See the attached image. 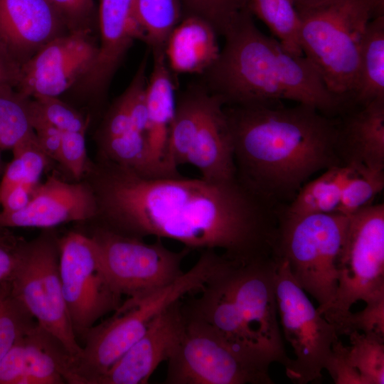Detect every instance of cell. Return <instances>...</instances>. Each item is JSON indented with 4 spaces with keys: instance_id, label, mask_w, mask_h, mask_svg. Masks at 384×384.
<instances>
[{
    "instance_id": "74e56055",
    "label": "cell",
    "mask_w": 384,
    "mask_h": 384,
    "mask_svg": "<svg viewBox=\"0 0 384 384\" xmlns=\"http://www.w3.org/2000/svg\"><path fill=\"white\" fill-rule=\"evenodd\" d=\"M324 369L329 372L335 384H364L349 359L348 346L338 338L332 345Z\"/></svg>"
},
{
    "instance_id": "484cf974",
    "label": "cell",
    "mask_w": 384,
    "mask_h": 384,
    "mask_svg": "<svg viewBox=\"0 0 384 384\" xmlns=\"http://www.w3.org/2000/svg\"><path fill=\"white\" fill-rule=\"evenodd\" d=\"M181 0H133L132 14L152 50H164L166 40L182 19Z\"/></svg>"
},
{
    "instance_id": "bcb514c9",
    "label": "cell",
    "mask_w": 384,
    "mask_h": 384,
    "mask_svg": "<svg viewBox=\"0 0 384 384\" xmlns=\"http://www.w3.org/2000/svg\"><path fill=\"white\" fill-rule=\"evenodd\" d=\"M10 282L0 284V303L10 294Z\"/></svg>"
},
{
    "instance_id": "b9f144b4",
    "label": "cell",
    "mask_w": 384,
    "mask_h": 384,
    "mask_svg": "<svg viewBox=\"0 0 384 384\" xmlns=\"http://www.w3.org/2000/svg\"><path fill=\"white\" fill-rule=\"evenodd\" d=\"M38 142L50 159L60 162L63 131L39 120L31 121Z\"/></svg>"
},
{
    "instance_id": "277c9868",
    "label": "cell",
    "mask_w": 384,
    "mask_h": 384,
    "mask_svg": "<svg viewBox=\"0 0 384 384\" xmlns=\"http://www.w3.org/2000/svg\"><path fill=\"white\" fill-rule=\"evenodd\" d=\"M295 8L303 54L319 68L334 94L345 102L352 99L361 43L372 18L367 1L325 0Z\"/></svg>"
},
{
    "instance_id": "ba28073f",
    "label": "cell",
    "mask_w": 384,
    "mask_h": 384,
    "mask_svg": "<svg viewBox=\"0 0 384 384\" xmlns=\"http://www.w3.org/2000/svg\"><path fill=\"white\" fill-rule=\"evenodd\" d=\"M348 216L337 291L322 313L335 330L357 302L384 298V204L372 203Z\"/></svg>"
},
{
    "instance_id": "ac0fdd59",
    "label": "cell",
    "mask_w": 384,
    "mask_h": 384,
    "mask_svg": "<svg viewBox=\"0 0 384 384\" xmlns=\"http://www.w3.org/2000/svg\"><path fill=\"white\" fill-rule=\"evenodd\" d=\"M133 0H100V44L95 65L79 82V87L97 94L105 90L134 40H143L132 16Z\"/></svg>"
},
{
    "instance_id": "603a6c76",
    "label": "cell",
    "mask_w": 384,
    "mask_h": 384,
    "mask_svg": "<svg viewBox=\"0 0 384 384\" xmlns=\"http://www.w3.org/2000/svg\"><path fill=\"white\" fill-rule=\"evenodd\" d=\"M74 359L38 324L24 336V372L18 384H81Z\"/></svg>"
},
{
    "instance_id": "8fae6325",
    "label": "cell",
    "mask_w": 384,
    "mask_h": 384,
    "mask_svg": "<svg viewBox=\"0 0 384 384\" xmlns=\"http://www.w3.org/2000/svg\"><path fill=\"white\" fill-rule=\"evenodd\" d=\"M105 275L114 290L137 300L177 279L190 252L174 251L161 238L153 243L124 235L97 225L90 235Z\"/></svg>"
},
{
    "instance_id": "8d00e7d4",
    "label": "cell",
    "mask_w": 384,
    "mask_h": 384,
    "mask_svg": "<svg viewBox=\"0 0 384 384\" xmlns=\"http://www.w3.org/2000/svg\"><path fill=\"white\" fill-rule=\"evenodd\" d=\"M129 131V94L126 90L114 102L107 111L99 132V142L120 136Z\"/></svg>"
},
{
    "instance_id": "60d3db41",
    "label": "cell",
    "mask_w": 384,
    "mask_h": 384,
    "mask_svg": "<svg viewBox=\"0 0 384 384\" xmlns=\"http://www.w3.org/2000/svg\"><path fill=\"white\" fill-rule=\"evenodd\" d=\"M24 336L14 344L0 361V384H18L22 378L24 372Z\"/></svg>"
},
{
    "instance_id": "9a60e30c",
    "label": "cell",
    "mask_w": 384,
    "mask_h": 384,
    "mask_svg": "<svg viewBox=\"0 0 384 384\" xmlns=\"http://www.w3.org/2000/svg\"><path fill=\"white\" fill-rule=\"evenodd\" d=\"M69 31L48 0H0V57L17 72L46 44Z\"/></svg>"
},
{
    "instance_id": "d4e9b609",
    "label": "cell",
    "mask_w": 384,
    "mask_h": 384,
    "mask_svg": "<svg viewBox=\"0 0 384 384\" xmlns=\"http://www.w3.org/2000/svg\"><path fill=\"white\" fill-rule=\"evenodd\" d=\"M380 99H384V16L371 18L364 31L352 97L359 105Z\"/></svg>"
},
{
    "instance_id": "7bdbcfd3",
    "label": "cell",
    "mask_w": 384,
    "mask_h": 384,
    "mask_svg": "<svg viewBox=\"0 0 384 384\" xmlns=\"http://www.w3.org/2000/svg\"><path fill=\"white\" fill-rule=\"evenodd\" d=\"M33 190L24 185L14 188L0 203L1 211L11 213L23 209L29 203Z\"/></svg>"
},
{
    "instance_id": "e0dca14e",
    "label": "cell",
    "mask_w": 384,
    "mask_h": 384,
    "mask_svg": "<svg viewBox=\"0 0 384 384\" xmlns=\"http://www.w3.org/2000/svg\"><path fill=\"white\" fill-rule=\"evenodd\" d=\"M178 300L157 316L145 334L102 375L96 384H144L176 349L184 326Z\"/></svg>"
},
{
    "instance_id": "83f0119b",
    "label": "cell",
    "mask_w": 384,
    "mask_h": 384,
    "mask_svg": "<svg viewBox=\"0 0 384 384\" xmlns=\"http://www.w3.org/2000/svg\"><path fill=\"white\" fill-rule=\"evenodd\" d=\"M28 97L10 82L0 83V150L36 137L30 121Z\"/></svg>"
},
{
    "instance_id": "7a4b0ae2",
    "label": "cell",
    "mask_w": 384,
    "mask_h": 384,
    "mask_svg": "<svg viewBox=\"0 0 384 384\" xmlns=\"http://www.w3.org/2000/svg\"><path fill=\"white\" fill-rule=\"evenodd\" d=\"M236 176L267 203L292 201L314 174L341 165L338 121L298 104L225 105Z\"/></svg>"
},
{
    "instance_id": "4dcf8cb0",
    "label": "cell",
    "mask_w": 384,
    "mask_h": 384,
    "mask_svg": "<svg viewBox=\"0 0 384 384\" xmlns=\"http://www.w3.org/2000/svg\"><path fill=\"white\" fill-rule=\"evenodd\" d=\"M30 121L39 120L61 131H86L90 117L60 100L58 97L38 95L28 97Z\"/></svg>"
},
{
    "instance_id": "9c48e42d",
    "label": "cell",
    "mask_w": 384,
    "mask_h": 384,
    "mask_svg": "<svg viewBox=\"0 0 384 384\" xmlns=\"http://www.w3.org/2000/svg\"><path fill=\"white\" fill-rule=\"evenodd\" d=\"M59 259L58 238L49 230L31 242L26 240L9 282L10 293L40 326L63 345L75 361L82 347L64 299Z\"/></svg>"
},
{
    "instance_id": "7c38bea8",
    "label": "cell",
    "mask_w": 384,
    "mask_h": 384,
    "mask_svg": "<svg viewBox=\"0 0 384 384\" xmlns=\"http://www.w3.org/2000/svg\"><path fill=\"white\" fill-rule=\"evenodd\" d=\"M274 258L278 317L284 338L294 355L285 373L294 383L306 384L321 378L338 336L334 326L319 312L294 281L286 261Z\"/></svg>"
},
{
    "instance_id": "ab89813d",
    "label": "cell",
    "mask_w": 384,
    "mask_h": 384,
    "mask_svg": "<svg viewBox=\"0 0 384 384\" xmlns=\"http://www.w3.org/2000/svg\"><path fill=\"white\" fill-rule=\"evenodd\" d=\"M26 240L7 228H0V284L9 282Z\"/></svg>"
},
{
    "instance_id": "30bf717a",
    "label": "cell",
    "mask_w": 384,
    "mask_h": 384,
    "mask_svg": "<svg viewBox=\"0 0 384 384\" xmlns=\"http://www.w3.org/2000/svg\"><path fill=\"white\" fill-rule=\"evenodd\" d=\"M183 330L167 361L164 383H274L269 370L240 352L210 325L183 313Z\"/></svg>"
},
{
    "instance_id": "5b68a950",
    "label": "cell",
    "mask_w": 384,
    "mask_h": 384,
    "mask_svg": "<svg viewBox=\"0 0 384 384\" xmlns=\"http://www.w3.org/2000/svg\"><path fill=\"white\" fill-rule=\"evenodd\" d=\"M223 100L202 87H191L176 100L164 159L166 170L191 164L209 181L236 177L231 133Z\"/></svg>"
},
{
    "instance_id": "3957f363",
    "label": "cell",
    "mask_w": 384,
    "mask_h": 384,
    "mask_svg": "<svg viewBox=\"0 0 384 384\" xmlns=\"http://www.w3.org/2000/svg\"><path fill=\"white\" fill-rule=\"evenodd\" d=\"M277 260L272 256L247 264L230 262L198 292L182 302L183 314L214 328L240 352L269 370L289 365L279 325L275 294Z\"/></svg>"
},
{
    "instance_id": "ee69618b",
    "label": "cell",
    "mask_w": 384,
    "mask_h": 384,
    "mask_svg": "<svg viewBox=\"0 0 384 384\" xmlns=\"http://www.w3.org/2000/svg\"><path fill=\"white\" fill-rule=\"evenodd\" d=\"M17 71L0 57V83L10 82L14 85Z\"/></svg>"
},
{
    "instance_id": "cb8c5ba5",
    "label": "cell",
    "mask_w": 384,
    "mask_h": 384,
    "mask_svg": "<svg viewBox=\"0 0 384 384\" xmlns=\"http://www.w3.org/2000/svg\"><path fill=\"white\" fill-rule=\"evenodd\" d=\"M356 174L351 166L328 168L319 177L305 183L282 211L294 216L336 212L345 186Z\"/></svg>"
},
{
    "instance_id": "44dd1931",
    "label": "cell",
    "mask_w": 384,
    "mask_h": 384,
    "mask_svg": "<svg viewBox=\"0 0 384 384\" xmlns=\"http://www.w3.org/2000/svg\"><path fill=\"white\" fill-rule=\"evenodd\" d=\"M275 50L282 99L311 107L329 117L341 110L346 102L331 90L312 61L304 54L287 51L276 39Z\"/></svg>"
},
{
    "instance_id": "2e32d148",
    "label": "cell",
    "mask_w": 384,
    "mask_h": 384,
    "mask_svg": "<svg viewBox=\"0 0 384 384\" xmlns=\"http://www.w3.org/2000/svg\"><path fill=\"white\" fill-rule=\"evenodd\" d=\"M97 203L85 181L68 183L55 175L34 188L28 205L20 210H0V228L50 229L69 222L95 220Z\"/></svg>"
},
{
    "instance_id": "4fadbf2b",
    "label": "cell",
    "mask_w": 384,
    "mask_h": 384,
    "mask_svg": "<svg viewBox=\"0 0 384 384\" xmlns=\"http://www.w3.org/2000/svg\"><path fill=\"white\" fill-rule=\"evenodd\" d=\"M63 292L76 336L84 337L102 316L116 311L122 296L110 284L92 238L71 231L58 238Z\"/></svg>"
},
{
    "instance_id": "836d02e7",
    "label": "cell",
    "mask_w": 384,
    "mask_h": 384,
    "mask_svg": "<svg viewBox=\"0 0 384 384\" xmlns=\"http://www.w3.org/2000/svg\"><path fill=\"white\" fill-rule=\"evenodd\" d=\"M11 293L0 303V361L14 344L37 322Z\"/></svg>"
},
{
    "instance_id": "f6af8a7d",
    "label": "cell",
    "mask_w": 384,
    "mask_h": 384,
    "mask_svg": "<svg viewBox=\"0 0 384 384\" xmlns=\"http://www.w3.org/2000/svg\"><path fill=\"white\" fill-rule=\"evenodd\" d=\"M372 14V18L384 16V0H366Z\"/></svg>"
},
{
    "instance_id": "6da1fadb",
    "label": "cell",
    "mask_w": 384,
    "mask_h": 384,
    "mask_svg": "<svg viewBox=\"0 0 384 384\" xmlns=\"http://www.w3.org/2000/svg\"><path fill=\"white\" fill-rule=\"evenodd\" d=\"M85 176L99 225L141 239H171L190 250H220L237 264L272 255L277 211L237 176L148 177L102 157Z\"/></svg>"
},
{
    "instance_id": "1f68e13d",
    "label": "cell",
    "mask_w": 384,
    "mask_h": 384,
    "mask_svg": "<svg viewBox=\"0 0 384 384\" xmlns=\"http://www.w3.org/2000/svg\"><path fill=\"white\" fill-rule=\"evenodd\" d=\"M356 171L345 186L337 208V213L345 215L371 205L384 188V171L361 169Z\"/></svg>"
},
{
    "instance_id": "4316f807",
    "label": "cell",
    "mask_w": 384,
    "mask_h": 384,
    "mask_svg": "<svg viewBox=\"0 0 384 384\" xmlns=\"http://www.w3.org/2000/svg\"><path fill=\"white\" fill-rule=\"evenodd\" d=\"M249 8L284 50L303 54L299 41L300 18L292 0H250Z\"/></svg>"
},
{
    "instance_id": "ffe728a7",
    "label": "cell",
    "mask_w": 384,
    "mask_h": 384,
    "mask_svg": "<svg viewBox=\"0 0 384 384\" xmlns=\"http://www.w3.org/2000/svg\"><path fill=\"white\" fill-rule=\"evenodd\" d=\"M154 65L147 82L148 111L146 139L154 177L171 176L164 166L170 127L176 100L174 82L164 50H153Z\"/></svg>"
},
{
    "instance_id": "d590c367",
    "label": "cell",
    "mask_w": 384,
    "mask_h": 384,
    "mask_svg": "<svg viewBox=\"0 0 384 384\" xmlns=\"http://www.w3.org/2000/svg\"><path fill=\"white\" fill-rule=\"evenodd\" d=\"M86 131H63L60 159L61 164L77 180L87 174L90 166L85 146Z\"/></svg>"
},
{
    "instance_id": "f1b7e54d",
    "label": "cell",
    "mask_w": 384,
    "mask_h": 384,
    "mask_svg": "<svg viewBox=\"0 0 384 384\" xmlns=\"http://www.w3.org/2000/svg\"><path fill=\"white\" fill-rule=\"evenodd\" d=\"M348 357L364 384L384 383V337L353 331L348 336Z\"/></svg>"
},
{
    "instance_id": "c3c4849f",
    "label": "cell",
    "mask_w": 384,
    "mask_h": 384,
    "mask_svg": "<svg viewBox=\"0 0 384 384\" xmlns=\"http://www.w3.org/2000/svg\"><path fill=\"white\" fill-rule=\"evenodd\" d=\"M2 168V161H1V150H0V172L1 171Z\"/></svg>"
},
{
    "instance_id": "52a82bcc",
    "label": "cell",
    "mask_w": 384,
    "mask_h": 384,
    "mask_svg": "<svg viewBox=\"0 0 384 384\" xmlns=\"http://www.w3.org/2000/svg\"><path fill=\"white\" fill-rule=\"evenodd\" d=\"M223 48L206 72L209 90L225 105H274L282 100L275 39L256 26L250 10L223 35Z\"/></svg>"
},
{
    "instance_id": "8992f818",
    "label": "cell",
    "mask_w": 384,
    "mask_h": 384,
    "mask_svg": "<svg viewBox=\"0 0 384 384\" xmlns=\"http://www.w3.org/2000/svg\"><path fill=\"white\" fill-rule=\"evenodd\" d=\"M348 216L340 213L289 215L278 211L272 256L286 261L297 284L319 304L322 313L338 287V262Z\"/></svg>"
},
{
    "instance_id": "7dc6e473",
    "label": "cell",
    "mask_w": 384,
    "mask_h": 384,
    "mask_svg": "<svg viewBox=\"0 0 384 384\" xmlns=\"http://www.w3.org/2000/svg\"><path fill=\"white\" fill-rule=\"evenodd\" d=\"M294 6H303L319 3L325 0H292Z\"/></svg>"
},
{
    "instance_id": "7402d4cb",
    "label": "cell",
    "mask_w": 384,
    "mask_h": 384,
    "mask_svg": "<svg viewBox=\"0 0 384 384\" xmlns=\"http://www.w3.org/2000/svg\"><path fill=\"white\" fill-rule=\"evenodd\" d=\"M217 33L205 19L186 15L173 29L164 46L169 69L180 74L206 73L220 51Z\"/></svg>"
},
{
    "instance_id": "5bb4252c",
    "label": "cell",
    "mask_w": 384,
    "mask_h": 384,
    "mask_svg": "<svg viewBox=\"0 0 384 384\" xmlns=\"http://www.w3.org/2000/svg\"><path fill=\"white\" fill-rule=\"evenodd\" d=\"M91 29L69 31L51 40L18 70L14 88L25 97H58L92 69L99 46Z\"/></svg>"
},
{
    "instance_id": "d6986e66",
    "label": "cell",
    "mask_w": 384,
    "mask_h": 384,
    "mask_svg": "<svg viewBox=\"0 0 384 384\" xmlns=\"http://www.w3.org/2000/svg\"><path fill=\"white\" fill-rule=\"evenodd\" d=\"M337 125L341 165L384 171V99L360 105Z\"/></svg>"
},
{
    "instance_id": "e575fe53",
    "label": "cell",
    "mask_w": 384,
    "mask_h": 384,
    "mask_svg": "<svg viewBox=\"0 0 384 384\" xmlns=\"http://www.w3.org/2000/svg\"><path fill=\"white\" fill-rule=\"evenodd\" d=\"M360 311L350 312L336 329L339 335L348 336L353 331L375 334L384 337V298L366 304Z\"/></svg>"
},
{
    "instance_id": "d6a6232c",
    "label": "cell",
    "mask_w": 384,
    "mask_h": 384,
    "mask_svg": "<svg viewBox=\"0 0 384 384\" xmlns=\"http://www.w3.org/2000/svg\"><path fill=\"white\" fill-rule=\"evenodd\" d=\"M188 14L209 22L223 35L245 11L250 10V0H181Z\"/></svg>"
},
{
    "instance_id": "f546056e",
    "label": "cell",
    "mask_w": 384,
    "mask_h": 384,
    "mask_svg": "<svg viewBox=\"0 0 384 384\" xmlns=\"http://www.w3.org/2000/svg\"><path fill=\"white\" fill-rule=\"evenodd\" d=\"M100 156L128 167L141 175L154 177L145 134L129 131L100 142Z\"/></svg>"
},
{
    "instance_id": "f35d334b",
    "label": "cell",
    "mask_w": 384,
    "mask_h": 384,
    "mask_svg": "<svg viewBox=\"0 0 384 384\" xmlns=\"http://www.w3.org/2000/svg\"><path fill=\"white\" fill-rule=\"evenodd\" d=\"M65 21L70 31L91 29L95 13L93 0H48Z\"/></svg>"
}]
</instances>
